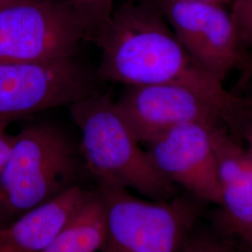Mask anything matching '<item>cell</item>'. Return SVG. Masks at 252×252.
Wrapping results in <instances>:
<instances>
[{
	"label": "cell",
	"instance_id": "6da1fadb",
	"mask_svg": "<svg viewBox=\"0 0 252 252\" xmlns=\"http://www.w3.org/2000/svg\"><path fill=\"white\" fill-rule=\"evenodd\" d=\"M101 51L96 72L100 81L126 86L180 84L210 100L237 133L252 114V97L226 90L223 83L205 72L180 43L155 3L126 2L94 40Z\"/></svg>",
	"mask_w": 252,
	"mask_h": 252
},
{
	"label": "cell",
	"instance_id": "7a4b0ae2",
	"mask_svg": "<svg viewBox=\"0 0 252 252\" xmlns=\"http://www.w3.org/2000/svg\"><path fill=\"white\" fill-rule=\"evenodd\" d=\"M81 132V150L96 183L134 190L153 201L175 196V185L154 165L108 95L93 94L69 106Z\"/></svg>",
	"mask_w": 252,
	"mask_h": 252
},
{
	"label": "cell",
	"instance_id": "3957f363",
	"mask_svg": "<svg viewBox=\"0 0 252 252\" xmlns=\"http://www.w3.org/2000/svg\"><path fill=\"white\" fill-rule=\"evenodd\" d=\"M78 159L59 127L38 123L15 135L0 175V228L74 185Z\"/></svg>",
	"mask_w": 252,
	"mask_h": 252
},
{
	"label": "cell",
	"instance_id": "277c9868",
	"mask_svg": "<svg viewBox=\"0 0 252 252\" xmlns=\"http://www.w3.org/2000/svg\"><path fill=\"white\" fill-rule=\"evenodd\" d=\"M96 189L106 209L101 252H181L206 205L189 194L146 201L115 185Z\"/></svg>",
	"mask_w": 252,
	"mask_h": 252
},
{
	"label": "cell",
	"instance_id": "5b68a950",
	"mask_svg": "<svg viewBox=\"0 0 252 252\" xmlns=\"http://www.w3.org/2000/svg\"><path fill=\"white\" fill-rule=\"evenodd\" d=\"M87 28L70 0H14L0 8V62L74 57Z\"/></svg>",
	"mask_w": 252,
	"mask_h": 252
},
{
	"label": "cell",
	"instance_id": "8992f818",
	"mask_svg": "<svg viewBox=\"0 0 252 252\" xmlns=\"http://www.w3.org/2000/svg\"><path fill=\"white\" fill-rule=\"evenodd\" d=\"M189 56L223 83L234 70L252 74V53L244 45L223 5L189 0H155Z\"/></svg>",
	"mask_w": 252,
	"mask_h": 252
},
{
	"label": "cell",
	"instance_id": "52a82bcc",
	"mask_svg": "<svg viewBox=\"0 0 252 252\" xmlns=\"http://www.w3.org/2000/svg\"><path fill=\"white\" fill-rule=\"evenodd\" d=\"M94 78L76 58L44 63L0 62V122L72 105L95 94Z\"/></svg>",
	"mask_w": 252,
	"mask_h": 252
},
{
	"label": "cell",
	"instance_id": "ba28073f",
	"mask_svg": "<svg viewBox=\"0 0 252 252\" xmlns=\"http://www.w3.org/2000/svg\"><path fill=\"white\" fill-rule=\"evenodd\" d=\"M213 125L189 123L176 126L149 142L147 152L158 171L172 184L206 205L219 206Z\"/></svg>",
	"mask_w": 252,
	"mask_h": 252
},
{
	"label": "cell",
	"instance_id": "9c48e42d",
	"mask_svg": "<svg viewBox=\"0 0 252 252\" xmlns=\"http://www.w3.org/2000/svg\"><path fill=\"white\" fill-rule=\"evenodd\" d=\"M116 104L136 138L145 144L184 124L226 126L223 115L210 100L180 84L126 86Z\"/></svg>",
	"mask_w": 252,
	"mask_h": 252
},
{
	"label": "cell",
	"instance_id": "30bf717a",
	"mask_svg": "<svg viewBox=\"0 0 252 252\" xmlns=\"http://www.w3.org/2000/svg\"><path fill=\"white\" fill-rule=\"evenodd\" d=\"M220 200L214 226L236 240L252 239V162L223 124L212 126Z\"/></svg>",
	"mask_w": 252,
	"mask_h": 252
},
{
	"label": "cell",
	"instance_id": "8fae6325",
	"mask_svg": "<svg viewBox=\"0 0 252 252\" xmlns=\"http://www.w3.org/2000/svg\"><path fill=\"white\" fill-rule=\"evenodd\" d=\"M74 185L0 228V252H43L88 195Z\"/></svg>",
	"mask_w": 252,
	"mask_h": 252
},
{
	"label": "cell",
	"instance_id": "7c38bea8",
	"mask_svg": "<svg viewBox=\"0 0 252 252\" xmlns=\"http://www.w3.org/2000/svg\"><path fill=\"white\" fill-rule=\"evenodd\" d=\"M106 234L103 199L97 189L89 190L81 207L43 252H101Z\"/></svg>",
	"mask_w": 252,
	"mask_h": 252
},
{
	"label": "cell",
	"instance_id": "4fadbf2b",
	"mask_svg": "<svg viewBox=\"0 0 252 252\" xmlns=\"http://www.w3.org/2000/svg\"><path fill=\"white\" fill-rule=\"evenodd\" d=\"M200 220L181 252H239L234 240L219 231L215 226H201Z\"/></svg>",
	"mask_w": 252,
	"mask_h": 252
},
{
	"label": "cell",
	"instance_id": "5bb4252c",
	"mask_svg": "<svg viewBox=\"0 0 252 252\" xmlns=\"http://www.w3.org/2000/svg\"><path fill=\"white\" fill-rule=\"evenodd\" d=\"M83 20L88 38L94 40L113 14L115 0H70Z\"/></svg>",
	"mask_w": 252,
	"mask_h": 252
},
{
	"label": "cell",
	"instance_id": "9a60e30c",
	"mask_svg": "<svg viewBox=\"0 0 252 252\" xmlns=\"http://www.w3.org/2000/svg\"><path fill=\"white\" fill-rule=\"evenodd\" d=\"M231 16L234 26L248 49L252 47V0H232Z\"/></svg>",
	"mask_w": 252,
	"mask_h": 252
},
{
	"label": "cell",
	"instance_id": "2e32d148",
	"mask_svg": "<svg viewBox=\"0 0 252 252\" xmlns=\"http://www.w3.org/2000/svg\"><path fill=\"white\" fill-rule=\"evenodd\" d=\"M9 125L8 123L0 122V175L9 159L15 138V135L8 133Z\"/></svg>",
	"mask_w": 252,
	"mask_h": 252
},
{
	"label": "cell",
	"instance_id": "e0dca14e",
	"mask_svg": "<svg viewBox=\"0 0 252 252\" xmlns=\"http://www.w3.org/2000/svg\"><path fill=\"white\" fill-rule=\"evenodd\" d=\"M237 135H240V137L246 143L245 149L252 162V114L242 123L238 129Z\"/></svg>",
	"mask_w": 252,
	"mask_h": 252
},
{
	"label": "cell",
	"instance_id": "ac0fdd59",
	"mask_svg": "<svg viewBox=\"0 0 252 252\" xmlns=\"http://www.w3.org/2000/svg\"><path fill=\"white\" fill-rule=\"evenodd\" d=\"M239 252H252V240H236L233 239Z\"/></svg>",
	"mask_w": 252,
	"mask_h": 252
},
{
	"label": "cell",
	"instance_id": "d6986e66",
	"mask_svg": "<svg viewBox=\"0 0 252 252\" xmlns=\"http://www.w3.org/2000/svg\"><path fill=\"white\" fill-rule=\"evenodd\" d=\"M189 1H203V2H211V3H217L223 5L226 3H231L232 0H189Z\"/></svg>",
	"mask_w": 252,
	"mask_h": 252
},
{
	"label": "cell",
	"instance_id": "ffe728a7",
	"mask_svg": "<svg viewBox=\"0 0 252 252\" xmlns=\"http://www.w3.org/2000/svg\"><path fill=\"white\" fill-rule=\"evenodd\" d=\"M12 1H14V0H0V8L5 6V5H7V4H9V3L12 2Z\"/></svg>",
	"mask_w": 252,
	"mask_h": 252
}]
</instances>
